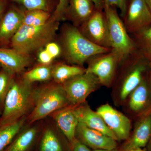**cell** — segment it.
<instances>
[{
	"instance_id": "obj_1",
	"label": "cell",
	"mask_w": 151,
	"mask_h": 151,
	"mask_svg": "<svg viewBox=\"0 0 151 151\" xmlns=\"http://www.w3.org/2000/svg\"><path fill=\"white\" fill-rule=\"evenodd\" d=\"M61 44L62 54L66 61L81 67L92 57L111 50L90 41L73 25L66 24L63 28Z\"/></svg>"
},
{
	"instance_id": "obj_2",
	"label": "cell",
	"mask_w": 151,
	"mask_h": 151,
	"mask_svg": "<svg viewBox=\"0 0 151 151\" xmlns=\"http://www.w3.org/2000/svg\"><path fill=\"white\" fill-rule=\"evenodd\" d=\"M34 90L32 84L14 77L0 115V125L17 122L32 111Z\"/></svg>"
},
{
	"instance_id": "obj_3",
	"label": "cell",
	"mask_w": 151,
	"mask_h": 151,
	"mask_svg": "<svg viewBox=\"0 0 151 151\" xmlns=\"http://www.w3.org/2000/svg\"><path fill=\"white\" fill-rule=\"evenodd\" d=\"M59 26V22L51 17L45 24L40 26L22 24L11 41L12 48L30 56L52 41Z\"/></svg>"
},
{
	"instance_id": "obj_4",
	"label": "cell",
	"mask_w": 151,
	"mask_h": 151,
	"mask_svg": "<svg viewBox=\"0 0 151 151\" xmlns=\"http://www.w3.org/2000/svg\"><path fill=\"white\" fill-rule=\"evenodd\" d=\"M33 107L27 121L29 124L50 116L69 103L61 84L54 83L35 89Z\"/></svg>"
},
{
	"instance_id": "obj_5",
	"label": "cell",
	"mask_w": 151,
	"mask_h": 151,
	"mask_svg": "<svg viewBox=\"0 0 151 151\" xmlns=\"http://www.w3.org/2000/svg\"><path fill=\"white\" fill-rule=\"evenodd\" d=\"M104 10L108 23L111 50L119 55L121 64L137 50V46L129 35L116 9L105 6Z\"/></svg>"
},
{
	"instance_id": "obj_6",
	"label": "cell",
	"mask_w": 151,
	"mask_h": 151,
	"mask_svg": "<svg viewBox=\"0 0 151 151\" xmlns=\"http://www.w3.org/2000/svg\"><path fill=\"white\" fill-rule=\"evenodd\" d=\"M61 85L69 104L76 106L84 103L89 94L101 84L95 75L85 72L70 78Z\"/></svg>"
},
{
	"instance_id": "obj_7",
	"label": "cell",
	"mask_w": 151,
	"mask_h": 151,
	"mask_svg": "<svg viewBox=\"0 0 151 151\" xmlns=\"http://www.w3.org/2000/svg\"><path fill=\"white\" fill-rule=\"evenodd\" d=\"M86 72L95 75L100 84L108 86L112 83L117 66L121 64L119 55L111 50L106 53L96 55L88 61Z\"/></svg>"
},
{
	"instance_id": "obj_8",
	"label": "cell",
	"mask_w": 151,
	"mask_h": 151,
	"mask_svg": "<svg viewBox=\"0 0 151 151\" xmlns=\"http://www.w3.org/2000/svg\"><path fill=\"white\" fill-rule=\"evenodd\" d=\"M78 28L81 33L93 43L111 49L108 21L103 10L96 9L91 16Z\"/></svg>"
},
{
	"instance_id": "obj_9",
	"label": "cell",
	"mask_w": 151,
	"mask_h": 151,
	"mask_svg": "<svg viewBox=\"0 0 151 151\" xmlns=\"http://www.w3.org/2000/svg\"><path fill=\"white\" fill-rule=\"evenodd\" d=\"M124 23L132 34L151 26V13L145 0H129Z\"/></svg>"
},
{
	"instance_id": "obj_10",
	"label": "cell",
	"mask_w": 151,
	"mask_h": 151,
	"mask_svg": "<svg viewBox=\"0 0 151 151\" xmlns=\"http://www.w3.org/2000/svg\"><path fill=\"white\" fill-rule=\"evenodd\" d=\"M97 112L118 140L127 139L129 137L132 124L129 119L108 104L101 105Z\"/></svg>"
},
{
	"instance_id": "obj_11",
	"label": "cell",
	"mask_w": 151,
	"mask_h": 151,
	"mask_svg": "<svg viewBox=\"0 0 151 151\" xmlns=\"http://www.w3.org/2000/svg\"><path fill=\"white\" fill-rule=\"evenodd\" d=\"M137 50L130 55L131 64L130 68L124 76L121 86L120 97L125 100L141 83L143 74L146 70V63L142 58L143 54H139Z\"/></svg>"
},
{
	"instance_id": "obj_12",
	"label": "cell",
	"mask_w": 151,
	"mask_h": 151,
	"mask_svg": "<svg viewBox=\"0 0 151 151\" xmlns=\"http://www.w3.org/2000/svg\"><path fill=\"white\" fill-rule=\"evenodd\" d=\"M76 138L88 147L94 150H112L117 147L116 140L79 122L76 129Z\"/></svg>"
},
{
	"instance_id": "obj_13",
	"label": "cell",
	"mask_w": 151,
	"mask_h": 151,
	"mask_svg": "<svg viewBox=\"0 0 151 151\" xmlns=\"http://www.w3.org/2000/svg\"><path fill=\"white\" fill-rule=\"evenodd\" d=\"M24 12L11 7L0 20V45L10 42L12 38L23 24Z\"/></svg>"
},
{
	"instance_id": "obj_14",
	"label": "cell",
	"mask_w": 151,
	"mask_h": 151,
	"mask_svg": "<svg viewBox=\"0 0 151 151\" xmlns=\"http://www.w3.org/2000/svg\"><path fill=\"white\" fill-rule=\"evenodd\" d=\"M76 108L66 106L55 111L50 115L71 144L76 139V133L79 123Z\"/></svg>"
},
{
	"instance_id": "obj_15",
	"label": "cell",
	"mask_w": 151,
	"mask_h": 151,
	"mask_svg": "<svg viewBox=\"0 0 151 151\" xmlns=\"http://www.w3.org/2000/svg\"><path fill=\"white\" fill-rule=\"evenodd\" d=\"M31 62L29 55L14 48L0 47V65L15 75L22 73Z\"/></svg>"
},
{
	"instance_id": "obj_16",
	"label": "cell",
	"mask_w": 151,
	"mask_h": 151,
	"mask_svg": "<svg viewBox=\"0 0 151 151\" xmlns=\"http://www.w3.org/2000/svg\"><path fill=\"white\" fill-rule=\"evenodd\" d=\"M76 109L79 123L118 140L116 135L108 128L103 118L96 111L94 112L88 105L76 107Z\"/></svg>"
},
{
	"instance_id": "obj_17",
	"label": "cell",
	"mask_w": 151,
	"mask_h": 151,
	"mask_svg": "<svg viewBox=\"0 0 151 151\" xmlns=\"http://www.w3.org/2000/svg\"><path fill=\"white\" fill-rule=\"evenodd\" d=\"M95 10L91 0H68L65 18L78 27L91 16Z\"/></svg>"
},
{
	"instance_id": "obj_18",
	"label": "cell",
	"mask_w": 151,
	"mask_h": 151,
	"mask_svg": "<svg viewBox=\"0 0 151 151\" xmlns=\"http://www.w3.org/2000/svg\"><path fill=\"white\" fill-rule=\"evenodd\" d=\"M38 134L36 127L22 129L3 151H32Z\"/></svg>"
},
{
	"instance_id": "obj_19",
	"label": "cell",
	"mask_w": 151,
	"mask_h": 151,
	"mask_svg": "<svg viewBox=\"0 0 151 151\" xmlns=\"http://www.w3.org/2000/svg\"><path fill=\"white\" fill-rule=\"evenodd\" d=\"M151 137V113L144 117L138 124L132 138L124 147V151L145 147Z\"/></svg>"
},
{
	"instance_id": "obj_20",
	"label": "cell",
	"mask_w": 151,
	"mask_h": 151,
	"mask_svg": "<svg viewBox=\"0 0 151 151\" xmlns=\"http://www.w3.org/2000/svg\"><path fill=\"white\" fill-rule=\"evenodd\" d=\"M86 69L76 65L59 63L52 65V78L57 84H61L77 76L86 72Z\"/></svg>"
},
{
	"instance_id": "obj_21",
	"label": "cell",
	"mask_w": 151,
	"mask_h": 151,
	"mask_svg": "<svg viewBox=\"0 0 151 151\" xmlns=\"http://www.w3.org/2000/svg\"><path fill=\"white\" fill-rule=\"evenodd\" d=\"M27 117L5 125H0V151H3L9 145L17 134L22 129Z\"/></svg>"
},
{
	"instance_id": "obj_22",
	"label": "cell",
	"mask_w": 151,
	"mask_h": 151,
	"mask_svg": "<svg viewBox=\"0 0 151 151\" xmlns=\"http://www.w3.org/2000/svg\"><path fill=\"white\" fill-rule=\"evenodd\" d=\"M148 86L147 82L142 81L131 93L129 107L134 112H139L145 108L148 98Z\"/></svg>"
},
{
	"instance_id": "obj_23",
	"label": "cell",
	"mask_w": 151,
	"mask_h": 151,
	"mask_svg": "<svg viewBox=\"0 0 151 151\" xmlns=\"http://www.w3.org/2000/svg\"><path fill=\"white\" fill-rule=\"evenodd\" d=\"M52 65H41L25 72L23 79L30 84L37 81H48L52 78Z\"/></svg>"
},
{
	"instance_id": "obj_24",
	"label": "cell",
	"mask_w": 151,
	"mask_h": 151,
	"mask_svg": "<svg viewBox=\"0 0 151 151\" xmlns=\"http://www.w3.org/2000/svg\"><path fill=\"white\" fill-rule=\"evenodd\" d=\"M133 39L140 51L151 60V26L133 34Z\"/></svg>"
},
{
	"instance_id": "obj_25",
	"label": "cell",
	"mask_w": 151,
	"mask_h": 151,
	"mask_svg": "<svg viewBox=\"0 0 151 151\" xmlns=\"http://www.w3.org/2000/svg\"><path fill=\"white\" fill-rule=\"evenodd\" d=\"M50 12L35 10L24 12L23 24L32 27H38L44 25L51 17Z\"/></svg>"
},
{
	"instance_id": "obj_26",
	"label": "cell",
	"mask_w": 151,
	"mask_h": 151,
	"mask_svg": "<svg viewBox=\"0 0 151 151\" xmlns=\"http://www.w3.org/2000/svg\"><path fill=\"white\" fill-rule=\"evenodd\" d=\"M40 151H63L55 133L51 129L45 130L41 142Z\"/></svg>"
},
{
	"instance_id": "obj_27",
	"label": "cell",
	"mask_w": 151,
	"mask_h": 151,
	"mask_svg": "<svg viewBox=\"0 0 151 151\" xmlns=\"http://www.w3.org/2000/svg\"><path fill=\"white\" fill-rule=\"evenodd\" d=\"M16 75L2 68L0 70V115L2 113L6 97Z\"/></svg>"
},
{
	"instance_id": "obj_28",
	"label": "cell",
	"mask_w": 151,
	"mask_h": 151,
	"mask_svg": "<svg viewBox=\"0 0 151 151\" xmlns=\"http://www.w3.org/2000/svg\"><path fill=\"white\" fill-rule=\"evenodd\" d=\"M14 2L23 6L27 11L41 10L49 12L50 9L49 0H12Z\"/></svg>"
},
{
	"instance_id": "obj_29",
	"label": "cell",
	"mask_w": 151,
	"mask_h": 151,
	"mask_svg": "<svg viewBox=\"0 0 151 151\" xmlns=\"http://www.w3.org/2000/svg\"><path fill=\"white\" fill-rule=\"evenodd\" d=\"M68 0H58L55 10L52 15L51 18L60 22L65 18Z\"/></svg>"
},
{
	"instance_id": "obj_30",
	"label": "cell",
	"mask_w": 151,
	"mask_h": 151,
	"mask_svg": "<svg viewBox=\"0 0 151 151\" xmlns=\"http://www.w3.org/2000/svg\"><path fill=\"white\" fill-rule=\"evenodd\" d=\"M128 0H104V6L116 7L119 9L121 16L124 18L127 13Z\"/></svg>"
},
{
	"instance_id": "obj_31",
	"label": "cell",
	"mask_w": 151,
	"mask_h": 151,
	"mask_svg": "<svg viewBox=\"0 0 151 151\" xmlns=\"http://www.w3.org/2000/svg\"><path fill=\"white\" fill-rule=\"evenodd\" d=\"M44 49L53 59L58 57L62 53L61 46L53 41L47 43Z\"/></svg>"
},
{
	"instance_id": "obj_32",
	"label": "cell",
	"mask_w": 151,
	"mask_h": 151,
	"mask_svg": "<svg viewBox=\"0 0 151 151\" xmlns=\"http://www.w3.org/2000/svg\"><path fill=\"white\" fill-rule=\"evenodd\" d=\"M53 59L44 48L39 52L38 61L41 65H50Z\"/></svg>"
},
{
	"instance_id": "obj_33",
	"label": "cell",
	"mask_w": 151,
	"mask_h": 151,
	"mask_svg": "<svg viewBox=\"0 0 151 151\" xmlns=\"http://www.w3.org/2000/svg\"><path fill=\"white\" fill-rule=\"evenodd\" d=\"M72 151H90L89 147L77 139L71 144Z\"/></svg>"
},
{
	"instance_id": "obj_34",
	"label": "cell",
	"mask_w": 151,
	"mask_h": 151,
	"mask_svg": "<svg viewBox=\"0 0 151 151\" xmlns=\"http://www.w3.org/2000/svg\"><path fill=\"white\" fill-rule=\"evenodd\" d=\"M97 9L104 10V0H91Z\"/></svg>"
},
{
	"instance_id": "obj_35",
	"label": "cell",
	"mask_w": 151,
	"mask_h": 151,
	"mask_svg": "<svg viewBox=\"0 0 151 151\" xmlns=\"http://www.w3.org/2000/svg\"><path fill=\"white\" fill-rule=\"evenodd\" d=\"M7 4V0H0V20L4 13Z\"/></svg>"
},
{
	"instance_id": "obj_36",
	"label": "cell",
	"mask_w": 151,
	"mask_h": 151,
	"mask_svg": "<svg viewBox=\"0 0 151 151\" xmlns=\"http://www.w3.org/2000/svg\"><path fill=\"white\" fill-rule=\"evenodd\" d=\"M124 151H145L144 150L142 149V148H134L130 149V150H127Z\"/></svg>"
},
{
	"instance_id": "obj_37",
	"label": "cell",
	"mask_w": 151,
	"mask_h": 151,
	"mask_svg": "<svg viewBox=\"0 0 151 151\" xmlns=\"http://www.w3.org/2000/svg\"><path fill=\"white\" fill-rule=\"evenodd\" d=\"M145 1L151 13V0H145Z\"/></svg>"
},
{
	"instance_id": "obj_38",
	"label": "cell",
	"mask_w": 151,
	"mask_h": 151,
	"mask_svg": "<svg viewBox=\"0 0 151 151\" xmlns=\"http://www.w3.org/2000/svg\"><path fill=\"white\" fill-rule=\"evenodd\" d=\"M93 151H118L116 149L112 150H104V149H100V150H94Z\"/></svg>"
},
{
	"instance_id": "obj_39",
	"label": "cell",
	"mask_w": 151,
	"mask_h": 151,
	"mask_svg": "<svg viewBox=\"0 0 151 151\" xmlns=\"http://www.w3.org/2000/svg\"><path fill=\"white\" fill-rule=\"evenodd\" d=\"M150 139V149H151V137Z\"/></svg>"
},
{
	"instance_id": "obj_40",
	"label": "cell",
	"mask_w": 151,
	"mask_h": 151,
	"mask_svg": "<svg viewBox=\"0 0 151 151\" xmlns=\"http://www.w3.org/2000/svg\"></svg>"
}]
</instances>
